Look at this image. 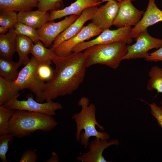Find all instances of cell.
I'll return each mask as SVG.
<instances>
[{
  "label": "cell",
  "instance_id": "cell-35",
  "mask_svg": "<svg viewBox=\"0 0 162 162\" xmlns=\"http://www.w3.org/2000/svg\"><path fill=\"white\" fill-rule=\"evenodd\" d=\"M8 29L7 28L3 26H1L0 27V34H4L6 33L8 30Z\"/></svg>",
  "mask_w": 162,
  "mask_h": 162
},
{
  "label": "cell",
  "instance_id": "cell-37",
  "mask_svg": "<svg viewBox=\"0 0 162 162\" xmlns=\"http://www.w3.org/2000/svg\"><path fill=\"white\" fill-rule=\"evenodd\" d=\"M160 106L161 108L162 109V98L160 101Z\"/></svg>",
  "mask_w": 162,
  "mask_h": 162
},
{
  "label": "cell",
  "instance_id": "cell-18",
  "mask_svg": "<svg viewBox=\"0 0 162 162\" xmlns=\"http://www.w3.org/2000/svg\"><path fill=\"white\" fill-rule=\"evenodd\" d=\"M40 0H0V11L21 12L32 10Z\"/></svg>",
  "mask_w": 162,
  "mask_h": 162
},
{
  "label": "cell",
  "instance_id": "cell-2",
  "mask_svg": "<svg viewBox=\"0 0 162 162\" xmlns=\"http://www.w3.org/2000/svg\"><path fill=\"white\" fill-rule=\"evenodd\" d=\"M58 124L52 116L38 112L14 110L9 121V133L14 137L21 138L37 130L50 131Z\"/></svg>",
  "mask_w": 162,
  "mask_h": 162
},
{
  "label": "cell",
  "instance_id": "cell-10",
  "mask_svg": "<svg viewBox=\"0 0 162 162\" xmlns=\"http://www.w3.org/2000/svg\"><path fill=\"white\" fill-rule=\"evenodd\" d=\"M79 16L71 15L58 22H55L53 21L47 22L37 29L40 40L46 47L50 46L56 37L73 22Z\"/></svg>",
  "mask_w": 162,
  "mask_h": 162
},
{
  "label": "cell",
  "instance_id": "cell-28",
  "mask_svg": "<svg viewBox=\"0 0 162 162\" xmlns=\"http://www.w3.org/2000/svg\"><path fill=\"white\" fill-rule=\"evenodd\" d=\"M63 7V0H40L37 7L39 10L47 12L61 10Z\"/></svg>",
  "mask_w": 162,
  "mask_h": 162
},
{
  "label": "cell",
  "instance_id": "cell-31",
  "mask_svg": "<svg viewBox=\"0 0 162 162\" xmlns=\"http://www.w3.org/2000/svg\"><path fill=\"white\" fill-rule=\"evenodd\" d=\"M147 104L151 110V113L156 119L158 125L162 128V109L154 102L152 104Z\"/></svg>",
  "mask_w": 162,
  "mask_h": 162
},
{
  "label": "cell",
  "instance_id": "cell-19",
  "mask_svg": "<svg viewBox=\"0 0 162 162\" xmlns=\"http://www.w3.org/2000/svg\"><path fill=\"white\" fill-rule=\"evenodd\" d=\"M17 34L14 28L9 29L8 33L0 35V54L1 57L12 59L16 52Z\"/></svg>",
  "mask_w": 162,
  "mask_h": 162
},
{
  "label": "cell",
  "instance_id": "cell-25",
  "mask_svg": "<svg viewBox=\"0 0 162 162\" xmlns=\"http://www.w3.org/2000/svg\"><path fill=\"white\" fill-rule=\"evenodd\" d=\"M13 28L14 31L17 35L27 36L31 38L34 43L40 40L37 29L28 25L18 22Z\"/></svg>",
  "mask_w": 162,
  "mask_h": 162
},
{
  "label": "cell",
  "instance_id": "cell-5",
  "mask_svg": "<svg viewBox=\"0 0 162 162\" xmlns=\"http://www.w3.org/2000/svg\"><path fill=\"white\" fill-rule=\"evenodd\" d=\"M40 63L32 56L28 62L19 71L16 80L11 82L13 88L16 91L25 89L29 90L36 97V100L41 95L45 82L39 77L37 69Z\"/></svg>",
  "mask_w": 162,
  "mask_h": 162
},
{
  "label": "cell",
  "instance_id": "cell-27",
  "mask_svg": "<svg viewBox=\"0 0 162 162\" xmlns=\"http://www.w3.org/2000/svg\"><path fill=\"white\" fill-rule=\"evenodd\" d=\"M13 112L3 105H0V136L9 133V121Z\"/></svg>",
  "mask_w": 162,
  "mask_h": 162
},
{
  "label": "cell",
  "instance_id": "cell-33",
  "mask_svg": "<svg viewBox=\"0 0 162 162\" xmlns=\"http://www.w3.org/2000/svg\"><path fill=\"white\" fill-rule=\"evenodd\" d=\"M145 59L148 61L162 62V46L155 51L148 53Z\"/></svg>",
  "mask_w": 162,
  "mask_h": 162
},
{
  "label": "cell",
  "instance_id": "cell-6",
  "mask_svg": "<svg viewBox=\"0 0 162 162\" xmlns=\"http://www.w3.org/2000/svg\"><path fill=\"white\" fill-rule=\"evenodd\" d=\"M131 26L118 28L114 30L107 29L103 30L95 39L88 41H84L74 47L73 52H78L85 50L88 48L98 44H106L123 41L128 45L132 42L133 40L130 36Z\"/></svg>",
  "mask_w": 162,
  "mask_h": 162
},
{
  "label": "cell",
  "instance_id": "cell-11",
  "mask_svg": "<svg viewBox=\"0 0 162 162\" xmlns=\"http://www.w3.org/2000/svg\"><path fill=\"white\" fill-rule=\"evenodd\" d=\"M131 0H123L119 2V8L113 25L118 27L135 26L141 20L143 10L136 8Z\"/></svg>",
  "mask_w": 162,
  "mask_h": 162
},
{
  "label": "cell",
  "instance_id": "cell-17",
  "mask_svg": "<svg viewBox=\"0 0 162 162\" xmlns=\"http://www.w3.org/2000/svg\"><path fill=\"white\" fill-rule=\"evenodd\" d=\"M18 22L38 29L48 22L49 13L38 10L18 12Z\"/></svg>",
  "mask_w": 162,
  "mask_h": 162
},
{
  "label": "cell",
  "instance_id": "cell-21",
  "mask_svg": "<svg viewBox=\"0 0 162 162\" xmlns=\"http://www.w3.org/2000/svg\"><path fill=\"white\" fill-rule=\"evenodd\" d=\"M22 65L18 61L16 62L12 59L1 57L0 58V75L10 82L17 79L19 72L18 69Z\"/></svg>",
  "mask_w": 162,
  "mask_h": 162
},
{
  "label": "cell",
  "instance_id": "cell-24",
  "mask_svg": "<svg viewBox=\"0 0 162 162\" xmlns=\"http://www.w3.org/2000/svg\"><path fill=\"white\" fill-rule=\"evenodd\" d=\"M148 76L147 88L149 91L154 90L158 93L162 94V68L157 66H152L150 69Z\"/></svg>",
  "mask_w": 162,
  "mask_h": 162
},
{
  "label": "cell",
  "instance_id": "cell-22",
  "mask_svg": "<svg viewBox=\"0 0 162 162\" xmlns=\"http://www.w3.org/2000/svg\"><path fill=\"white\" fill-rule=\"evenodd\" d=\"M31 53L41 62L52 63V59L56 55L54 51L47 48L40 40L34 43Z\"/></svg>",
  "mask_w": 162,
  "mask_h": 162
},
{
  "label": "cell",
  "instance_id": "cell-34",
  "mask_svg": "<svg viewBox=\"0 0 162 162\" xmlns=\"http://www.w3.org/2000/svg\"><path fill=\"white\" fill-rule=\"evenodd\" d=\"M45 162H59V159L56 153L52 152V155L51 157L47 159Z\"/></svg>",
  "mask_w": 162,
  "mask_h": 162
},
{
  "label": "cell",
  "instance_id": "cell-3",
  "mask_svg": "<svg viewBox=\"0 0 162 162\" xmlns=\"http://www.w3.org/2000/svg\"><path fill=\"white\" fill-rule=\"evenodd\" d=\"M88 98L82 97L78 103V105L81 108V110L72 117L76 124V140L80 142L85 148L89 146V139L91 137L107 140L110 138L108 133L97 130L96 125L101 130H104V128L97 121L95 106L93 103L90 104Z\"/></svg>",
  "mask_w": 162,
  "mask_h": 162
},
{
  "label": "cell",
  "instance_id": "cell-30",
  "mask_svg": "<svg viewBox=\"0 0 162 162\" xmlns=\"http://www.w3.org/2000/svg\"><path fill=\"white\" fill-rule=\"evenodd\" d=\"M52 63L41 62L38 66L37 72L40 78L44 82L49 81L52 76L53 70L50 66Z\"/></svg>",
  "mask_w": 162,
  "mask_h": 162
},
{
  "label": "cell",
  "instance_id": "cell-26",
  "mask_svg": "<svg viewBox=\"0 0 162 162\" xmlns=\"http://www.w3.org/2000/svg\"><path fill=\"white\" fill-rule=\"evenodd\" d=\"M16 12L11 10L0 11V26L8 29L13 27L18 22V15Z\"/></svg>",
  "mask_w": 162,
  "mask_h": 162
},
{
  "label": "cell",
  "instance_id": "cell-13",
  "mask_svg": "<svg viewBox=\"0 0 162 162\" xmlns=\"http://www.w3.org/2000/svg\"><path fill=\"white\" fill-rule=\"evenodd\" d=\"M119 8V3L111 0L98 7L92 19V22L103 30L113 25Z\"/></svg>",
  "mask_w": 162,
  "mask_h": 162
},
{
  "label": "cell",
  "instance_id": "cell-20",
  "mask_svg": "<svg viewBox=\"0 0 162 162\" xmlns=\"http://www.w3.org/2000/svg\"><path fill=\"white\" fill-rule=\"evenodd\" d=\"M34 42L30 38L17 35L16 41V52L19 57L18 62L25 66L29 61L28 55L31 53Z\"/></svg>",
  "mask_w": 162,
  "mask_h": 162
},
{
  "label": "cell",
  "instance_id": "cell-9",
  "mask_svg": "<svg viewBox=\"0 0 162 162\" xmlns=\"http://www.w3.org/2000/svg\"><path fill=\"white\" fill-rule=\"evenodd\" d=\"M103 30L92 22L83 26L80 32L74 36L60 44L54 50L59 56H65L73 53V48L78 44L93 37L99 35Z\"/></svg>",
  "mask_w": 162,
  "mask_h": 162
},
{
  "label": "cell",
  "instance_id": "cell-23",
  "mask_svg": "<svg viewBox=\"0 0 162 162\" xmlns=\"http://www.w3.org/2000/svg\"><path fill=\"white\" fill-rule=\"evenodd\" d=\"M20 94L14 89L11 82L4 77L0 76V105H3L13 99L17 98Z\"/></svg>",
  "mask_w": 162,
  "mask_h": 162
},
{
  "label": "cell",
  "instance_id": "cell-8",
  "mask_svg": "<svg viewBox=\"0 0 162 162\" xmlns=\"http://www.w3.org/2000/svg\"><path fill=\"white\" fill-rule=\"evenodd\" d=\"M134 44L127 46L128 52L123 60L140 58L144 59L149 50L158 49L162 46V39L154 38L148 33L147 29L142 32L136 38Z\"/></svg>",
  "mask_w": 162,
  "mask_h": 162
},
{
  "label": "cell",
  "instance_id": "cell-15",
  "mask_svg": "<svg viewBox=\"0 0 162 162\" xmlns=\"http://www.w3.org/2000/svg\"><path fill=\"white\" fill-rule=\"evenodd\" d=\"M119 144V142L116 139L108 142L107 140L95 138L89 143L88 152L78 156L77 160L82 162H108L103 155L104 150L111 146H118Z\"/></svg>",
  "mask_w": 162,
  "mask_h": 162
},
{
  "label": "cell",
  "instance_id": "cell-7",
  "mask_svg": "<svg viewBox=\"0 0 162 162\" xmlns=\"http://www.w3.org/2000/svg\"><path fill=\"white\" fill-rule=\"evenodd\" d=\"M32 93L28 94L26 100H19L15 98L3 105L10 110H20L38 112L49 116L56 115V111L62 109V104L58 102L50 100L44 103L34 100Z\"/></svg>",
  "mask_w": 162,
  "mask_h": 162
},
{
  "label": "cell",
  "instance_id": "cell-32",
  "mask_svg": "<svg viewBox=\"0 0 162 162\" xmlns=\"http://www.w3.org/2000/svg\"><path fill=\"white\" fill-rule=\"evenodd\" d=\"M38 159L36 153L32 149L25 151L21 156L20 162H36Z\"/></svg>",
  "mask_w": 162,
  "mask_h": 162
},
{
  "label": "cell",
  "instance_id": "cell-14",
  "mask_svg": "<svg viewBox=\"0 0 162 162\" xmlns=\"http://www.w3.org/2000/svg\"><path fill=\"white\" fill-rule=\"evenodd\" d=\"M162 21V10L157 6L155 0H148L146 11L138 23L131 31L130 36L136 38L149 26Z\"/></svg>",
  "mask_w": 162,
  "mask_h": 162
},
{
  "label": "cell",
  "instance_id": "cell-36",
  "mask_svg": "<svg viewBox=\"0 0 162 162\" xmlns=\"http://www.w3.org/2000/svg\"><path fill=\"white\" fill-rule=\"evenodd\" d=\"M111 0H114V1H117L118 2H120L122 1L123 0H102V3H103V2H108V1H111ZM136 0H131V1L133 2V1H136Z\"/></svg>",
  "mask_w": 162,
  "mask_h": 162
},
{
  "label": "cell",
  "instance_id": "cell-4",
  "mask_svg": "<svg viewBox=\"0 0 162 162\" xmlns=\"http://www.w3.org/2000/svg\"><path fill=\"white\" fill-rule=\"evenodd\" d=\"M128 45L126 42L121 41L96 45L88 48L84 51L88 55L87 68L100 64L116 69L127 52Z\"/></svg>",
  "mask_w": 162,
  "mask_h": 162
},
{
  "label": "cell",
  "instance_id": "cell-16",
  "mask_svg": "<svg viewBox=\"0 0 162 162\" xmlns=\"http://www.w3.org/2000/svg\"><path fill=\"white\" fill-rule=\"evenodd\" d=\"M102 0H76L69 6L62 9L50 10L48 22L71 15L80 16L87 8L98 6Z\"/></svg>",
  "mask_w": 162,
  "mask_h": 162
},
{
  "label": "cell",
  "instance_id": "cell-1",
  "mask_svg": "<svg viewBox=\"0 0 162 162\" xmlns=\"http://www.w3.org/2000/svg\"><path fill=\"white\" fill-rule=\"evenodd\" d=\"M88 57L84 52L65 56L56 55L52 60L55 66L52 76L45 83L41 95L36 100L42 103L72 94L83 81Z\"/></svg>",
  "mask_w": 162,
  "mask_h": 162
},
{
  "label": "cell",
  "instance_id": "cell-29",
  "mask_svg": "<svg viewBox=\"0 0 162 162\" xmlns=\"http://www.w3.org/2000/svg\"><path fill=\"white\" fill-rule=\"evenodd\" d=\"M14 137L9 133L0 135V158L2 162H8L6 154L8 149L9 143L12 142Z\"/></svg>",
  "mask_w": 162,
  "mask_h": 162
},
{
  "label": "cell",
  "instance_id": "cell-12",
  "mask_svg": "<svg viewBox=\"0 0 162 162\" xmlns=\"http://www.w3.org/2000/svg\"><path fill=\"white\" fill-rule=\"evenodd\" d=\"M98 7V6H94L84 10L73 22L56 37L50 49L54 51L60 44L78 34L83 27L84 24L88 21L92 20Z\"/></svg>",
  "mask_w": 162,
  "mask_h": 162
}]
</instances>
